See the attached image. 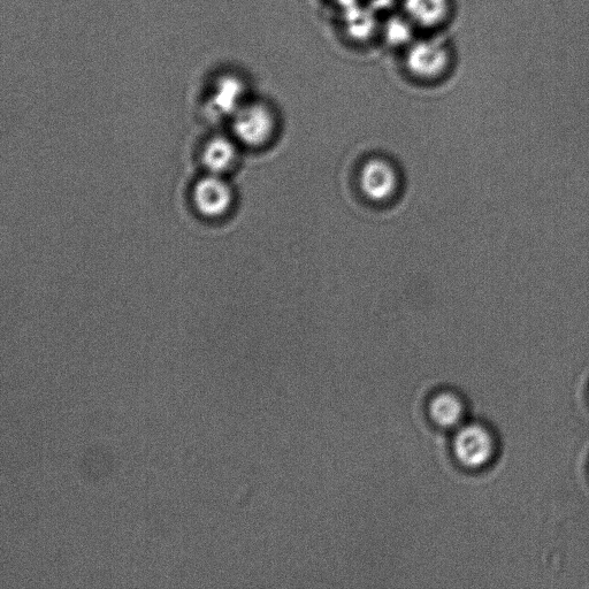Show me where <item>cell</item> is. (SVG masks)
Returning <instances> with one entry per match:
<instances>
[{
	"mask_svg": "<svg viewBox=\"0 0 589 589\" xmlns=\"http://www.w3.org/2000/svg\"><path fill=\"white\" fill-rule=\"evenodd\" d=\"M402 72L422 86H435L454 73L457 56L446 33L420 34L401 53Z\"/></svg>",
	"mask_w": 589,
	"mask_h": 589,
	"instance_id": "obj_1",
	"label": "cell"
},
{
	"mask_svg": "<svg viewBox=\"0 0 589 589\" xmlns=\"http://www.w3.org/2000/svg\"><path fill=\"white\" fill-rule=\"evenodd\" d=\"M234 133L243 144L258 148L271 140L277 130V114L264 101H248L233 116Z\"/></svg>",
	"mask_w": 589,
	"mask_h": 589,
	"instance_id": "obj_2",
	"label": "cell"
},
{
	"mask_svg": "<svg viewBox=\"0 0 589 589\" xmlns=\"http://www.w3.org/2000/svg\"><path fill=\"white\" fill-rule=\"evenodd\" d=\"M451 450L463 468L478 470L491 462L495 453V441L485 426L464 423L455 430Z\"/></svg>",
	"mask_w": 589,
	"mask_h": 589,
	"instance_id": "obj_3",
	"label": "cell"
},
{
	"mask_svg": "<svg viewBox=\"0 0 589 589\" xmlns=\"http://www.w3.org/2000/svg\"><path fill=\"white\" fill-rule=\"evenodd\" d=\"M400 11L420 34L446 33L456 14L455 0H400Z\"/></svg>",
	"mask_w": 589,
	"mask_h": 589,
	"instance_id": "obj_4",
	"label": "cell"
},
{
	"mask_svg": "<svg viewBox=\"0 0 589 589\" xmlns=\"http://www.w3.org/2000/svg\"><path fill=\"white\" fill-rule=\"evenodd\" d=\"M399 185V174L385 159H371L361 168L359 188L371 202L384 203L392 200Z\"/></svg>",
	"mask_w": 589,
	"mask_h": 589,
	"instance_id": "obj_5",
	"label": "cell"
},
{
	"mask_svg": "<svg viewBox=\"0 0 589 589\" xmlns=\"http://www.w3.org/2000/svg\"><path fill=\"white\" fill-rule=\"evenodd\" d=\"M232 201L231 188L217 174L202 179L195 187L194 203L205 217L223 216L231 208Z\"/></svg>",
	"mask_w": 589,
	"mask_h": 589,
	"instance_id": "obj_6",
	"label": "cell"
},
{
	"mask_svg": "<svg viewBox=\"0 0 589 589\" xmlns=\"http://www.w3.org/2000/svg\"><path fill=\"white\" fill-rule=\"evenodd\" d=\"M342 13L341 26L350 40L366 43L380 38V15L365 3L349 7Z\"/></svg>",
	"mask_w": 589,
	"mask_h": 589,
	"instance_id": "obj_7",
	"label": "cell"
},
{
	"mask_svg": "<svg viewBox=\"0 0 589 589\" xmlns=\"http://www.w3.org/2000/svg\"><path fill=\"white\" fill-rule=\"evenodd\" d=\"M432 423L443 430H457L464 424L465 404L453 390H441L434 394L427 405Z\"/></svg>",
	"mask_w": 589,
	"mask_h": 589,
	"instance_id": "obj_8",
	"label": "cell"
},
{
	"mask_svg": "<svg viewBox=\"0 0 589 589\" xmlns=\"http://www.w3.org/2000/svg\"><path fill=\"white\" fill-rule=\"evenodd\" d=\"M248 84L239 76L228 75L221 79L211 97L213 112L221 116H234L248 102Z\"/></svg>",
	"mask_w": 589,
	"mask_h": 589,
	"instance_id": "obj_9",
	"label": "cell"
},
{
	"mask_svg": "<svg viewBox=\"0 0 589 589\" xmlns=\"http://www.w3.org/2000/svg\"><path fill=\"white\" fill-rule=\"evenodd\" d=\"M420 35L415 26L400 11L390 13L381 21L380 40L388 48L399 50L401 53Z\"/></svg>",
	"mask_w": 589,
	"mask_h": 589,
	"instance_id": "obj_10",
	"label": "cell"
},
{
	"mask_svg": "<svg viewBox=\"0 0 589 589\" xmlns=\"http://www.w3.org/2000/svg\"><path fill=\"white\" fill-rule=\"evenodd\" d=\"M236 158L235 145L226 137H214L203 151V162L212 174H221L231 168Z\"/></svg>",
	"mask_w": 589,
	"mask_h": 589,
	"instance_id": "obj_11",
	"label": "cell"
},
{
	"mask_svg": "<svg viewBox=\"0 0 589 589\" xmlns=\"http://www.w3.org/2000/svg\"><path fill=\"white\" fill-rule=\"evenodd\" d=\"M330 2L336 7V9L342 11L349 9L351 6L364 3V0H330Z\"/></svg>",
	"mask_w": 589,
	"mask_h": 589,
	"instance_id": "obj_12",
	"label": "cell"
}]
</instances>
